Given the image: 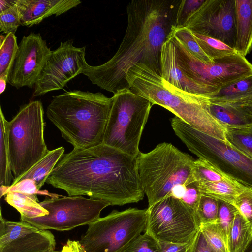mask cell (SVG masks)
<instances>
[{"instance_id": "cell-35", "label": "cell", "mask_w": 252, "mask_h": 252, "mask_svg": "<svg viewBox=\"0 0 252 252\" xmlns=\"http://www.w3.org/2000/svg\"><path fill=\"white\" fill-rule=\"evenodd\" d=\"M200 229L212 252H229L216 223L200 225Z\"/></svg>"}, {"instance_id": "cell-43", "label": "cell", "mask_w": 252, "mask_h": 252, "mask_svg": "<svg viewBox=\"0 0 252 252\" xmlns=\"http://www.w3.org/2000/svg\"><path fill=\"white\" fill-rule=\"evenodd\" d=\"M191 242L187 244L159 242L161 247L160 252H187Z\"/></svg>"}, {"instance_id": "cell-31", "label": "cell", "mask_w": 252, "mask_h": 252, "mask_svg": "<svg viewBox=\"0 0 252 252\" xmlns=\"http://www.w3.org/2000/svg\"><path fill=\"white\" fill-rule=\"evenodd\" d=\"M172 34L177 38L189 53L197 60L206 63H211L214 61L204 52L192 36L190 31L187 28L175 27Z\"/></svg>"}, {"instance_id": "cell-30", "label": "cell", "mask_w": 252, "mask_h": 252, "mask_svg": "<svg viewBox=\"0 0 252 252\" xmlns=\"http://www.w3.org/2000/svg\"><path fill=\"white\" fill-rule=\"evenodd\" d=\"M190 32L202 50L212 61L238 52L235 48L231 47L219 40L191 31Z\"/></svg>"}, {"instance_id": "cell-40", "label": "cell", "mask_w": 252, "mask_h": 252, "mask_svg": "<svg viewBox=\"0 0 252 252\" xmlns=\"http://www.w3.org/2000/svg\"><path fill=\"white\" fill-rule=\"evenodd\" d=\"M10 191L18 192L31 194L46 195L50 197H59V195L50 193L47 190H40L34 181L30 179L21 180L13 186L8 187L7 193Z\"/></svg>"}, {"instance_id": "cell-9", "label": "cell", "mask_w": 252, "mask_h": 252, "mask_svg": "<svg viewBox=\"0 0 252 252\" xmlns=\"http://www.w3.org/2000/svg\"><path fill=\"white\" fill-rule=\"evenodd\" d=\"M146 209L114 210L91 223L79 241L84 252H122L145 231Z\"/></svg>"}, {"instance_id": "cell-6", "label": "cell", "mask_w": 252, "mask_h": 252, "mask_svg": "<svg viewBox=\"0 0 252 252\" xmlns=\"http://www.w3.org/2000/svg\"><path fill=\"white\" fill-rule=\"evenodd\" d=\"M176 135L199 158L252 189V158L228 141L206 134L175 116L171 119Z\"/></svg>"}, {"instance_id": "cell-41", "label": "cell", "mask_w": 252, "mask_h": 252, "mask_svg": "<svg viewBox=\"0 0 252 252\" xmlns=\"http://www.w3.org/2000/svg\"><path fill=\"white\" fill-rule=\"evenodd\" d=\"M201 195L196 182H193L185 186V191L181 200L196 213Z\"/></svg>"}, {"instance_id": "cell-34", "label": "cell", "mask_w": 252, "mask_h": 252, "mask_svg": "<svg viewBox=\"0 0 252 252\" xmlns=\"http://www.w3.org/2000/svg\"><path fill=\"white\" fill-rule=\"evenodd\" d=\"M192 175L195 182H215L227 176L206 160L198 158L194 160Z\"/></svg>"}, {"instance_id": "cell-32", "label": "cell", "mask_w": 252, "mask_h": 252, "mask_svg": "<svg viewBox=\"0 0 252 252\" xmlns=\"http://www.w3.org/2000/svg\"><path fill=\"white\" fill-rule=\"evenodd\" d=\"M219 200V210L216 224L228 247V238L238 209L232 204Z\"/></svg>"}, {"instance_id": "cell-28", "label": "cell", "mask_w": 252, "mask_h": 252, "mask_svg": "<svg viewBox=\"0 0 252 252\" xmlns=\"http://www.w3.org/2000/svg\"><path fill=\"white\" fill-rule=\"evenodd\" d=\"M0 218V248L24 235L39 230L25 221L7 220L3 218L1 212Z\"/></svg>"}, {"instance_id": "cell-10", "label": "cell", "mask_w": 252, "mask_h": 252, "mask_svg": "<svg viewBox=\"0 0 252 252\" xmlns=\"http://www.w3.org/2000/svg\"><path fill=\"white\" fill-rule=\"evenodd\" d=\"M147 213L145 232L159 242L190 243L200 228L194 210L173 196L148 206Z\"/></svg>"}, {"instance_id": "cell-11", "label": "cell", "mask_w": 252, "mask_h": 252, "mask_svg": "<svg viewBox=\"0 0 252 252\" xmlns=\"http://www.w3.org/2000/svg\"><path fill=\"white\" fill-rule=\"evenodd\" d=\"M40 204L49 213L36 218L20 217L39 230L65 231L84 225H89L100 218L103 209L111 205L100 199L86 198L82 196L46 198Z\"/></svg>"}, {"instance_id": "cell-46", "label": "cell", "mask_w": 252, "mask_h": 252, "mask_svg": "<svg viewBox=\"0 0 252 252\" xmlns=\"http://www.w3.org/2000/svg\"><path fill=\"white\" fill-rule=\"evenodd\" d=\"M250 115L252 119V100L241 107Z\"/></svg>"}, {"instance_id": "cell-12", "label": "cell", "mask_w": 252, "mask_h": 252, "mask_svg": "<svg viewBox=\"0 0 252 252\" xmlns=\"http://www.w3.org/2000/svg\"><path fill=\"white\" fill-rule=\"evenodd\" d=\"M170 38L176 47L180 68L188 76L201 84L220 89L252 74V64L238 52L206 63L190 54L172 33Z\"/></svg>"}, {"instance_id": "cell-7", "label": "cell", "mask_w": 252, "mask_h": 252, "mask_svg": "<svg viewBox=\"0 0 252 252\" xmlns=\"http://www.w3.org/2000/svg\"><path fill=\"white\" fill-rule=\"evenodd\" d=\"M44 112L40 100L31 101L21 106L9 122L8 140L14 180L27 172L49 151L44 137Z\"/></svg>"}, {"instance_id": "cell-45", "label": "cell", "mask_w": 252, "mask_h": 252, "mask_svg": "<svg viewBox=\"0 0 252 252\" xmlns=\"http://www.w3.org/2000/svg\"><path fill=\"white\" fill-rule=\"evenodd\" d=\"M16 0H0V12L5 11L16 4Z\"/></svg>"}, {"instance_id": "cell-37", "label": "cell", "mask_w": 252, "mask_h": 252, "mask_svg": "<svg viewBox=\"0 0 252 252\" xmlns=\"http://www.w3.org/2000/svg\"><path fill=\"white\" fill-rule=\"evenodd\" d=\"M20 25V17L16 4L0 12V32L6 35L9 33L15 34Z\"/></svg>"}, {"instance_id": "cell-18", "label": "cell", "mask_w": 252, "mask_h": 252, "mask_svg": "<svg viewBox=\"0 0 252 252\" xmlns=\"http://www.w3.org/2000/svg\"><path fill=\"white\" fill-rule=\"evenodd\" d=\"M205 96L212 103L241 107L252 100V74Z\"/></svg>"}, {"instance_id": "cell-2", "label": "cell", "mask_w": 252, "mask_h": 252, "mask_svg": "<svg viewBox=\"0 0 252 252\" xmlns=\"http://www.w3.org/2000/svg\"><path fill=\"white\" fill-rule=\"evenodd\" d=\"M46 182L69 196L87 195L111 205L137 203L145 195L136 157L104 143L63 154Z\"/></svg>"}, {"instance_id": "cell-16", "label": "cell", "mask_w": 252, "mask_h": 252, "mask_svg": "<svg viewBox=\"0 0 252 252\" xmlns=\"http://www.w3.org/2000/svg\"><path fill=\"white\" fill-rule=\"evenodd\" d=\"M161 68V77L165 80L185 92L206 95L219 89L201 84L187 75L178 63L176 47L170 37L162 47Z\"/></svg>"}, {"instance_id": "cell-24", "label": "cell", "mask_w": 252, "mask_h": 252, "mask_svg": "<svg viewBox=\"0 0 252 252\" xmlns=\"http://www.w3.org/2000/svg\"><path fill=\"white\" fill-rule=\"evenodd\" d=\"M207 108L213 117L226 126L252 125L251 117L241 107L218 105L208 100Z\"/></svg>"}, {"instance_id": "cell-19", "label": "cell", "mask_w": 252, "mask_h": 252, "mask_svg": "<svg viewBox=\"0 0 252 252\" xmlns=\"http://www.w3.org/2000/svg\"><path fill=\"white\" fill-rule=\"evenodd\" d=\"M235 49L246 56L252 49V0H235Z\"/></svg>"}, {"instance_id": "cell-44", "label": "cell", "mask_w": 252, "mask_h": 252, "mask_svg": "<svg viewBox=\"0 0 252 252\" xmlns=\"http://www.w3.org/2000/svg\"><path fill=\"white\" fill-rule=\"evenodd\" d=\"M83 249L79 241L68 240L60 252H82Z\"/></svg>"}, {"instance_id": "cell-8", "label": "cell", "mask_w": 252, "mask_h": 252, "mask_svg": "<svg viewBox=\"0 0 252 252\" xmlns=\"http://www.w3.org/2000/svg\"><path fill=\"white\" fill-rule=\"evenodd\" d=\"M112 97L103 143L137 157L140 152L142 133L153 105L128 88L119 91Z\"/></svg>"}, {"instance_id": "cell-38", "label": "cell", "mask_w": 252, "mask_h": 252, "mask_svg": "<svg viewBox=\"0 0 252 252\" xmlns=\"http://www.w3.org/2000/svg\"><path fill=\"white\" fill-rule=\"evenodd\" d=\"M233 205L246 219L252 228V189L247 188L234 200Z\"/></svg>"}, {"instance_id": "cell-1", "label": "cell", "mask_w": 252, "mask_h": 252, "mask_svg": "<svg viewBox=\"0 0 252 252\" xmlns=\"http://www.w3.org/2000/svg\"><path fill=\"white\" fill-rule=\"evenodd\" d=\"M181 1L131 0L126 8V32L116 53L100 65L88 64L83 74L93 84L114 94L128 88L126 76L137 63L161 76L162 47L177 27Z\"/></svg>"}, {"instance_id": "cell-4", "label": "cell", "mask_w": 252, "mask_h": 252, "mask_svg": "<svg viewBox=\"0 0 252 252\" xmlns=\"http://www.w3.org/2000/svg\"><path fill=\"white\" fill-rule=\"evenodd\" d=\"M132 92L159 105L197 130L220 140L227 141L226 126L217 120L207 108L205 95L183 91L165 80L148 67L137 63L126 76Z\"/></svg>"}, {"instance_id": "cell-29", "label": "cell", "mask_w": 252, "mask_h": 252, "mask_svg": "<svg viewBox=\"0 0 252 252\" xmlns=\"http://www.w3.org/2000/svg\"><path fill=\"white\" fill-rule=\"evenodd\" d=\"M225 135L229 143L252 158V125L227 126Z\"/></svg>"}, {"instance_id": "cell-39", "label": "cell", "mask_w": 252, "mask_h": 252, "mask_svg": "<svg viewBox=\"0 0 252 252\" xmlns=\"http://www.w3.org/2000/svg\"><path fill=\"white\" fill-rule=\"evenodd\" d=\"M205 0H182L178 11L177 27H182Z\"/></svg>"}, {"instance_id": "cell-20", "label": "cell", "mask_w": 252, "mask_h": 252, "mask_svg": "<svg viewBox=\"0 0 252 252\" xmlns=\"http://www.w3.org/2000/svg\"><path fill=\"white\" fill-rule=\"evenodd\" d=\"M53 234L39 230L24 235L0 248V252H56Z\"/></svg>"}, {"instance_id": "cell-42", "label": "cell", "mask_w": 252, "mask_h": 252, "mask_svg": "<svg viewBox=\"0 0 252 252\" xmlns=\"http://www.w3.org/2000/svg\"><path fill=\"white\" fill-rule=\"evenodd\" d=\"M187 252H212L200 228Z\"/></svg>"}, {"instance_id": "cell-15", "label": "cell", "mask_w": 252, "mask_h": 252, "mask_svg": "<svg viewBox=\"0 0 252 252\" xmlns=\"http://www.w3.org/2000/svg\"><path fill=\"white\" fill-rule=\"evenodd\" d=\"M52 52L39 33L23 36L7 82L17 89L33 88Z\"/></svg>"}, {"instance_id": "cell-13", "label": "cell", "mask_w": 252, "mask_h": 252, "mask_svg": "<svg viewBox=\"0 0 252 252\" xmlns=\"http://www.w3.org/2000/svg\"><path fill=\"white\" fill-rule=\"evenodd\" d=\"M73 40L60 43L47 61L34 87L33 96L63 89L70 80L83 73L88 64L86 47H76Z\"/></svg>"}, {"instance_id": "cell-36", "label": "cell", "mask_w": 252, "mask_h": 252, "mask_svg": "<svg viewBox=\"0 0 252 252\" xmlns=\"http://www.w3.org/2000/svg\"><path fill=\"white\" fill-rule=\"evenodd\" d=\"M158 241L145 232L134 239L122 252H160Z\"/></svg>"}, {"instance_id": "cell-48", "label": "cell", "mask_w": 252, "mask_h": 252, "mask_svg": "<svg viewBox=\"0 0 252 252\" xmlns=\"http://www.w3.org/2000/svg\"><path fill=\"white\" fill-rule=\"evenodd\" d=\"M244 252H252V240Z\"/></svg>"}, {"instance_id": "cell-22", "label": "cell", "mask_w": 252, "mask_h": 252, "mask_svg": "<svg viewBox=\"0 0 252 252\" xmlns=\"http://www.w3.org/2000/svg\"><path fill=\"white\" fill-rule=\"evenodd\" d=\"M64 152V148L63 147L49 150L30 169L21 177L14 180L11 186L21 180L30 179L35 182L37 188L40 189L63 155Z\"/></svg>"}, {"instance_id": "cell-47", "label": "cell", "mask_w": 252, "mask_h": 252, "mask_svg": "<svg viewBox=\"0 0 252 252\" xmlns=\"http://www.w3.org/2000/svg\"><path fill=\"white\" fill-rule=\"evenodd\" d=\"M7 81L4 79L0 78V94L3 93L6 88Z\"/></svg>"}, {"instance_id": "cell-21", "label": "cell", "mask_w": 252, "mask_h": 252, "mask_svg": "<svg viewBox=\"0 0 252 252\" xmlns=\"http://www.w3.org/2000/svg\"><path fill=\"white\" fill-rule=\"evenodd\" d=\"M201 194L233 204L235 198L248 188L237 181L227 176L215 182H196Z\"/></svg>"}, {"instance_id": "cell-3", "label": "cell", "mask_w": 252, "mask_h": 252, "mask_svg": "<svg viewBox=\"0 0 252 252\" xmlns=\"http://www.w3.org/2000/svg\"><path fill=\"white\" fill-rule=\"evenodd\" d=\"M112 104L101 93L73 90L53 96L46 115L73 149H86L103 143Z\"/></svg>"}, {"instance_id": "cell-33", "label": "cell", "mask_w": 252, "mask_h": 252, "mask_svg": "<svg viewBox=\"0 0 252 252\" xmlns=\"http://www.w3.org/2000/svg\"><path fill=\"white\" fill-rule=\"evenodd\" d=\"M219 210V200L211 196L201 194L196 211L200 225L216 223Z\"/></svg>"}, {"instance_id": "cell-14", "label": "cell", "mask_w": 252, "mask_h": 252, "mask_svg": "<svg viewBox=\"0 0 252 252\" xmlns=\"http://www.w3.org/2000/svg\"><path fill=\"white\" fill-rule=\"evenodd\" d=\"M183 27L235 49V0H205Z\"/></svg>"}, {"instance_id": "cell-49", "label": "cell", "mask_w": 252, "mask_h": 252, "mask_svg": "<svg viewBox=\"0 0 252 252\" xmlns=\"http://www.w3.org/2000/svg\"><path fill=\"white\" fill-rule=\"evenodd\" d=\"M82 252H83V250L82 251Z\"/></svg>"}, {"instance_id": "cell-26", "label": "cell", "mask_w": 252, "mask_h": 252, "mask_svg": "<svg viewBox=\"0 0 252 252\" xmlns=\"http://www.w3.org/2000/svg\"><path fill=\"white\" fill-rule=\"evenodd\" d=\"M7 121L0 107V184L9 187L14 179L11 169L9 145L8 140V126Z\"/></svg>"}, {"instance_id": "cell-23", "label": "cell", "mask_w": 252, "mask_h": 252, "mask_svg": "<svg viewBox=\"0 0 252 252\" xmlns=\"http://www.w3.org/2000/svg\"><path fill=\"white\" fill-rule=\"evenodd\" d=\"M5 201L15 208L21 216L36 218L48 214V211L38 202L37 195L10 191L6 194Z\"/></svg>"}, {"instance_id": "cell-25", "label": "cell", "mask_w": 252, "mask_h": 252, "mask_svg": "<svg viewBox=\"0 0 252 252\" xmlns=\"http://www.w3.org/2000/svg\"><path fill=\"white\" fill-rule=\"evenodd\" d=\"M252 240V228L239 212L236 213L228 238L229 252H244Z\"/></svg>"}, {"instance_id": "cell-17", "label": "cell", "mask_w": 252, "mask_h": 252, "mask_svg": "<svg viewBox=\"0 0 252 252\" xmlns=\"http://www.w3.org/2000/svg\"><path fill=\"white\" fill-rule=\"evenodd\" d=\"M80 0H16L21 25L30 27L44 19L59 16L77 7Z\"/></svg>"}, {"instance_id": "cell-27", "label": "cell", "mask_w": 252, "mask_h": 252, "mask_svg": "<svg viewBox=\"0 0 252 252\" xmlns=\"http://www.w3.org/2000/svg\"><path fill=\"white\" fill-rule=\"evenodd\" d=\"M18 50L17 37L9 33L0 36V78L8 79Z\"/></svg>"}, {"instance_id": "cell-5", "label": "cell", "mask_w": 252, "mask_h": 252, "mask_svg": "<svg viewBox=\"0 0 252 252\" xmlns=\"http://www.w3.org/2000/svg\"><path fill=\"white\" fill-rule=\"evenodd\" d=\"M136 158L148 206L171 196L176 186L195 182L192 175L195 160L171 143H161L148 153L140 152Z\"/></svg>"}]
</instances>
